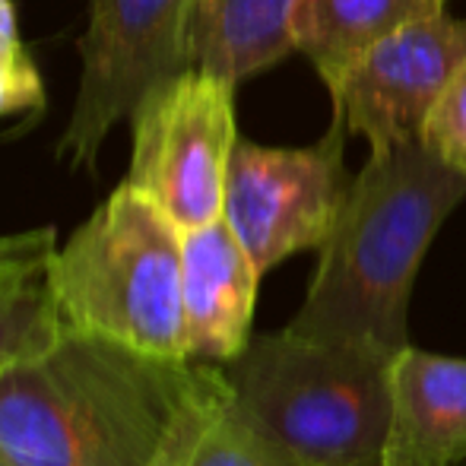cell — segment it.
Segmentation results:
<instances>
[{
    "label": "cell",
    "instance_id": "e0dca14e",
    "mask_svg": "<svg viewBox=\"0 0 466 466\" xmlns=\"http://www.w3.org/2000/svg\"><path fill=\"white\" fill-rule=\"evenodd\" d=\"M55 248L57 232L51 226L0 235V286L25 277H38L48 267Z\"/></svg>",
    "mask_w": 466,
    "mask_h": 466
},
{
    "label": "cell",
    "instance_id": "ba28073f",
    "mask_svg": "<svg viewBox=\"0 0 466 466\" xmlns=\"http://www.w3.org/2000/svg\"><path fill=\"white\" fill-rule=\"evenodd\" d=\"M466 61V19H419L371 45L330 83L333 117L371 153L422 140L431 108Z\"/></svg>",
    "mask_w": 466,
    "mask_h": 466
},
{
    "label": "cell",
    "instance_id": "3957f363",
    "mask_svg": "<svg viewBox=\"0 0 466 466\" xmlns=\"http://www.w3.org/2000/svg\"><path fill=\"white\" fill-rule=\"evenodd\" d=\"M390 359L369 346L277 330L226 365L238 412L299 466L380 463Z\"/></svg>",
    "mask_w": 466,
    "mask_h": 466
},
{
    "label": "cell",
    "instance_id": "9a60e30c",
    "mask_svg": "<svg viewBox=\"0 0 466 466\" xmlns=\"http://www.w3.org/2000/svg\"><path fill=\"white\" fill-rule=\"evenodd\" d=\"M42 76L19 35L13 0H0V121L42 108Z\"/></svg>",
    "mask_w": 466,
    "mask_h": 466
},
{
    "label": "cell",
    "instance_id": "4fadbf2b",
    "mask_svg": "<svg viewBox=\"0 0 466 466\" xmlns=\"http://www.w3.org/2000/svg\"><path fill=\"white\" fill-rule=\"evenodd\" d=\"M67 333L45 270L0 286V374L42 356Z\"/></svg>",
    "mask_w": 466,
    "mask_h": 466
},
{
    "label": "cell",
    "instance_id": "30bf717a",
    "mask_svg": "<svg viewBox=\"0 0 466 466\" xmlns=\"http://www.w3.org/2000/svg\"><path fill=\"white\" fill-rule=\"evenodd\" d=\"M466 457V359L403 346L390 359L380 466H457Z\"/></svg>",
    "mask_w": 466,
    "mask_h": 466
},
{
    "label": "cell",
    "instance_id": "ac0fdd59",
    "mask_svg": "<svg viewBox=\"0 0 466 466\" xmlns=\"http://www.w3.org/2000/svg\"><path fill=\"white\" fill-rule=\"evenodd\" d=\"M0 466H19V463H13V461H10V457H6V454H0Z\"/></svg>",
    "mask_w": 466,
    "mask_h": 466
},
{
    "label": "cell",
    "instance_id": "5bb4252c",
    "mask_svg": "<svg viewBox=\"0 0 466 466\" xmlns=\"http://www.w3.org/2000/svg\"><path fill=\"white\" fill-rule=\"evenodd\" d=\"M190 466H299L279 444H273L264 431H258L238 412L235 400L213 416L209 429L203 431Z\"/></svg>",
    "mask_w": 466,
    "mask_h": 466
},
{
    "label": "cell",
    "instance_id": "6da1fadb",
    "mask_svg": "<svg viewBox=\"0 0 466 466\" xmlns=\"http://www.w3.org/2000/svg\"><path fill=\"white\" fill-rule=\"evenodd\" d=\"M228 397L226 365L67 330L0 374V454L19 466H190Z\"/></svg>",
    "mask_w": 466,
    "mask_h": 466
},
{
    "label": "cell",
    "instance_id": "2e32d148",
    "mask_svg": "<svg viewBox=\"0 0 466 466\" xmlns=\"http://www.w3.org/2000/svg\"><path fill=\"white\" fill-rule=\"evenodd\" d=\"M422 143L441 156L451 168L466 175V61L431 108Z\"/></svg>",
    "mask_w": 466,
    "mask_h": 466
},
{
    "label": "cell",
    "instance_id": "9c48e42d",
    "mask_svg": "<svg viewBox=\"0 0 466 466\" xmlns=\"http://www.w3.org/2000/svg\"><path fill=\"white\" fill-rule=\"evenodd\" d=\"M260 270L226 219L181 235L187 359L228 365L251 343Z\"/></svg>",
    "mask_w": 466,
    "mask_h": 466
},
{
    "label": "cell",
    "instance_id": "5b68a950",
    "mask_svg": "<svg viewBox=\"0 0 466 466\" xmlns=\"http://www.w3.org/2000/svg\"><path fill=\"white\" fill-rule=\"evenodd\" d=\"M127 185L147 194L181 232L222 219L238 127L235 83L200 67L159 83L130 115Z\"/></svg>",
    "mask_w": 466,
    "mask_h": 466
},
{
    "label": "cell",
    "instance_id": "d6986e66",
    "mask_svg": "<svg viewBox=\"0 0 466 466\" xmlns=\"http://www.w3.org/2000/svg\"><path fill=\"white\" fill-rule=\"evenodd\" d=\"M369 466H380V463H369Z\"/></svg>",
    "mask_w": 466,
    "mask_h": 466
},
{
    "label": "cell",
    "instance_id": "8fae6325",
    "mask_svg": "<svg viewBox=\"0 0 466 466\" xmlns=\"http://www.w3.org/2000/svg\"><path fill=\"white\" fill-rule=\"evenodd\" d=\"M295 0H194L190 67L209 70L235 86L292 55L289 16Z\"/></svg>",
    "mask_w": 466,
    "mask_h": 466
},
{
    "label": "cell",
    "instance_id": "7c38bea8",
    "mask_svg": "<svg viewBox=\"0 0 466 466\" xmlns=\"http://www.w3.org/2000/svg\"><path fill=\"white\" fill-rule=\"evenodd\" d=\"M448 0H295L289 38L330 86L371 45L419 19L444 13Z\"/></svg>",
    "mask_w": 466,
    "mask_h": 466
},
{
    "label": "cell",
    "instance_id": "52a82bcc",
    "mask_svg": "<svg viewBox=\"0 0 466 466\" xmlns=\"http://www.w3.org/2000/svg\"><path fill=\"white\" fill-rule=\"evenodd\" d=\"M346 134V124L333 117L311 147L235 143L222 219L260 277L299 251H320L330 238L352 190L343 159Z\"/></svg>",
    "mask_w": 466,
    "mask_h": 466
},
{
    "label": "cell",
    "instance_id": "277c9868",
    "mask_svg": "<svg viewBox=\"0 0 466 466\" xmlns=\"http://www.w3.org/2000/svg\"><path fill=\"white\" fill-rule=\"evenodd\" d=\"M181 235L134 185L111 190L45 267L67 330L187 359Z\"/></svg>",
    "mask_w": 466,
    "mask_h": 466
},
{
    "label": "cell",
    "instance_id": "7a4b0ae2",
    "mask_svg": "<svg viewBox=\"0 0 466 466\" xmlns=\"http://www.w3.org/2000/svg\"><path fill=\"white\" fill-rule=\"evenodd\" d=\"M463 200L466 175L422 140L371 153L286 330L397 356L410 346V295L422 258Z\"/></svg>",
    "mask_w": 466,
    "mask_h": 466
},
{
    "label": "cell",
    "instance_id": "8992f818",
    "mask_svg": "<svg viewBox=\"0 0 466 466\" xmlns=\"http://www.w3.org/2000/svg\"><path fill=\"white\" fill-rule=\"evenodd\" d=\"M194 0H86L83 74L57 143L70 168L96 172L108 134L140 98L190 67Z\"/></svg>",
    "mask_w": 466,
    "mask_h": 466
}]
</instances>
